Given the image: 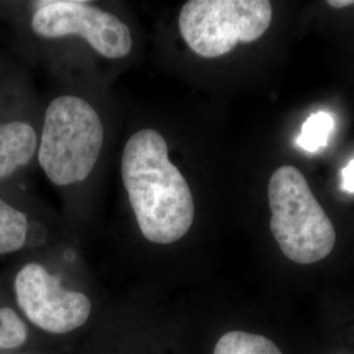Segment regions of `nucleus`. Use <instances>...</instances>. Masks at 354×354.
<instances>
[{
	"label": "nucleus",
	"instance_id": "obj_1",
	"mask_svg": "<svg viewBox=\"0 0 354 354\" xmlns=\"http://www.w3.org/2000/svg\"><path fill=\"white\" fill-rule=\"evenodd\" d=\"M121 176L142 235L155 244L183 239L194 221L188 181L169 159L165 137L142 129L125 145Z\"/></svg>",
	"mask_w": 354,
	"mask_h": 354
},
{
	"label": "nucleus",
	"instance_id": "obj_2",
	"mask_svg": "<svg viewBox=\"0 0 354 354\" xmlns=\"http://www.w3.org/2000/svg\"><path fill=\"white\" fill-rule=\"evenodd\" d=\"M268 200L272 234L289 260L310 266L333 251V223L298 168L281 165L272 174Z\"/></svg>",
	"mask_w": 354,
	"mask_h": 354
},
{
	"label": "nucleus",
	"instance_id": "obj_3",
	"mask_svg": "<svg viewBox=\"0 0 354 354\" xmlns=\"http://www.w3.org/2000/svg\"><path fill=\"white\" fill-rule=\"evenodd\" d=\"M104 127L95 108L82 97L64 95L49 104L38 145V163L53 184L84 181L102 153Z\"/></svg>",
	"mask_w": 354,
	"mask_h": 354
},
{
	"label": "nucleus",
	"instance_id": "obj_4",
	"mask_svg": "<svg viewBox=\"0 0 354 354\" xmlns=\"http://www.w3.org/2000/svg\"><path fill=\"white\" fill-rule=\"evenodd\" d=\"M272 17L268 0H190L180 11L178 29L190 50L212 59L263 37Z\"/></svg>",
	"mask_w": 354,
	"mask_h": 354
},
{
	"label": "nucleus",
	"instance_id": "obj_5",
	"mask_svg": "<svg viewBox=\"0 0 354 354\" xmlns=\"http://www.w3.org/2000/svg\"><path fill=\"white\" fill-rule=\"evenodd\" d=\"M30 26L42 38L82 37L93 50L111 59L127 57L133 48L129 26L117 16L87 1H37Z\"/></svg>",
	"mask_w": 354,
	"mask_h": 354
},
{
	"label": "nucleus",
	"instance_id": "obj_6",
	"mask_svg": "<svg viewBox=\"0 0 354 354\" xmlns=\"http://www.w3.org/2000/svg\"><path fill=\"white\" fill-rule=\"evenodd\" d=\"M17 304L38 328L67 333L86 324L91 301L80 291L67 290L61 279L37 263L23 266L15 279Z\"/></svg>",
	"mask_w": 354,
	"mask_h": 354
},
{
	"label": "nucleus",
	"instance_id": "obj_7",
	"mask_svg": "<svg viewBox=\"0 0 354 354\" xmlns=\"http://www.w3.org/2000/svg\"><path fill=\"white\" fill-rule=\"evenodd\" d=\"M37 149V134L28 122H0V180L29 165Z\"/></svg>",
	"mask_w": 354,
	"mask_h": 354
},
{
	"label": "nucleus",
	"instance_id": "obj_8",
	"mask_svg": "<svg viewBox=\"0 0 354 354\" xmlns=\"http://www.w3.org/2000/svg\"><path fill=\"white\" fill-rule=\"evenodd\" d=\"M26 215L0 197V254L21 250L28 239Z\"/></svg>",
	"mask_w": 354,
	"mask_h": 354
},
{
	"label": "nucleus",
	"instance_id": "obj_9",
	"mask_svg": "<svg viewBox=\"0 0 354 354\" xmlns=\"http://www.w3.org/2000/svg\"><path fill=\"white\" fill-rule=\"evenodd\" d=\"M213 354H283L279 346L266 336L230 330L215 344Z\"/></svg>",
	"mask_w": 354,
	"mask_h": 354
},
{
	"label": "nucleus",
	"instance_id": "obj_10",
	"mask_svg": "<svg viewBox=\"0 0 354 354\" xmlns=\"http://www.w3.org/2000/svg\"><path fill=\"white\" fill-rule=\"evenodd\" d=\"M333 127L335 120L332 114L323 111L313 113L306 120L302 131L297 138V145L304 151H319L326 147Z\"/></svg>",
	"mask_w": 354,
	"mask_h": 354
},
{
	"label": "nucleus",
	"instance_id": "obj_11",
	"mask_svg": "<svg viewBox=\"0 0 354 354\" xmlns=\"http://www.w3.org/2000/svg\"><path fill=\"white\" fill-rule=\"evenodd\" d=\"M28 339V328L12 308L0 307V349H16Z\"/></svg>",
	"mask_w": 354,
	"mask_h": 354
},
{
	"label": "nucleus",
	"instance_id": "obj_12",
	"mask_svg": "<svg viewBox=\"0 0 354 354\" xmlns=\"http://www.w3.org/2000/svg\"><path fill=\"white\" fill-rule=\"evenodd\" d=\"M342 190L354 193V159L342 169Z\"/></svg>",
	"mask_w": 354,
	"mask_h": 354
}]
</instances>
